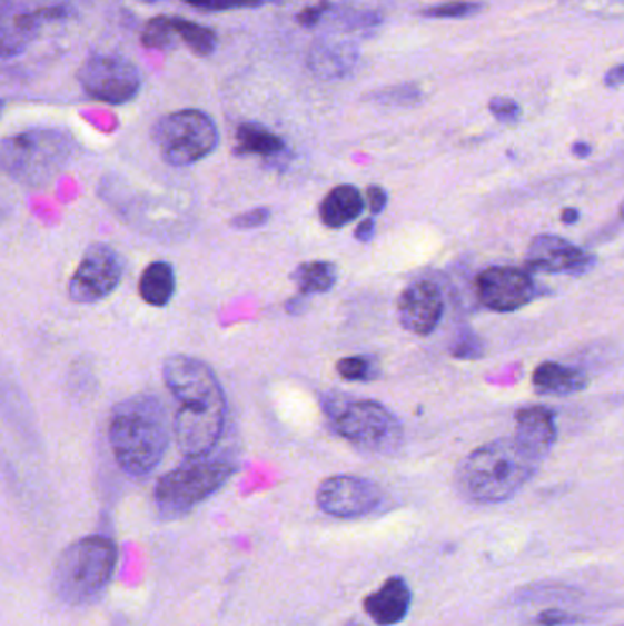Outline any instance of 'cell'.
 <instances>
[{
  "label": "cell",
  "instance_id": "obj_1",
  "mask_svg": "<svg viewBox=\"0 0 624 626\" xmlns=\"http://www.w3.org/2000/svg\"><path fill=\"white\" fill-rule=\"evenodd\" d=\"M164 379L180 401L172 421L176 446L186 458L211 455L226 425V396L212 368L191 356H170Z\"/></svg>",
  "mask_w": 624,
  "mask_h": 626
},
{
  "label": "cell",
  "instance_id": "obj_2",
  "mask_svg": "<svg viewBox=\"0 0 624 626\" xmlns=\"http://www.w3.org/2000/svg\"><path fill=\"white\" fill-rule=\"evenodd\" d=\"M541 461L516 438L489 441L459 464L456 487L473 504L506 503L535 477Z\"/></svg>",
  "mask_w": 624,
  "mask_h": 626
},
{
  "label": "cell",
  "instance_id": "obj_3",
  "mask_svg": "<svg viewBox=\"0 0 624 626\" xmlns=\"http://www.w3.org/2000/svg\"><path fill=\"white\" fill-rule=\"evenodd\" d=\"M110 447L119 467L130 477L155 471L169 446L166 405L150 394H136L113 409Z\"/></svg>",
  "mask_w": 624,
  "mask_h": 626
},
{
  "label": "cell",
  "instance_id": "obj_4",
  "mask_svg": "<svg viewBox=\"0 0 624 626\" xmlns=\"http://www.w3.org/2000/svg\"><path fill=\"white\" fill-rule=\"evenodd\" d=\"M118 546L103 535H90L68 546L57 560L53 585L57 596L72 606L98 599L112 580Z\"/></svg>",
  "mask_w": 624,
  "mask_h": 626
},
{
  "label": "cell",
  "instance_id": "obj_5",
  "mask_svg": "<svg viewBox=\"0 0 624 626\" xmlns=\"http://www.w3.org/2000/svg\"><path fill=\"white\" fill-rule=\"evenodd\" d=\"M320 407L331 429L354 446L374 453H393L402 446V424L385 405L328 393L320 398Z\"/></svg>",
  "mask_w": 624,
  "mask_h": 626
},
{
  "label": "cell",
  "instance_id": "obj_6",
  "mask_svg": "<svg viewBox=\"0 0 624 626\" xmlns=\"http://www.w3.org/2000/svg\"><path fill=\"white\" fill-rule=\"evenodd\" d=\"M237 471L227 456L189 458L158 480L155 503L164 518H178L211 497Z\"/></svg>",
  "mask_w": 624,
  "mask_h": 626
},
{
  "label": "cell",
  "instance_id": "obj_7",
  "mask_svg": "<svg viewBox=\"0 0 624 626\" xmlns=\"http://www.w3.org/2000/svg\"><path fill=\"white\" fill-rule=\"evenodd\" d=\"M72 141L59 130H28L11 136L2 146V167L13 180L42 186L65 169Z\"/></svg>",
  "mask_w": 624,
  "mask_h": 626
},
{
  "label": "cell",
  "instance_id": "obj_8",
  "mask_svg": "<svg viewBox=\"0 0 624 626\" xmlns=\"http://www.w3.org/2000/svg\"><path fill=\"white\" fill-rule=\"evenodd\" d=\"M152 140L169 166H192L217 149L218 129L201 110H178L156 123Z\"/></svg>",
  "mask_w": 624,
  "mask_h": 626
},
{
  "label": "cell",
  "instance_id": "obj_9",
  "mask_svg": "<svg viewBox=\"0 0 624 626\" xmlns=\"http://www.w3.org/2000/svg\"><path fill=\"white\" fill-rule=\"evenodd\" d=\"M78 81L90 98L109 105L132 101L141 89L140 70L135 62L116 56H96L79 68Z\"/></svg>",
  "mask_w": 624,
  "mask_h": 626
},
{
  "label": "cell",
  "instance_id": "obj_10",
  "mask_svg": "<svg viewBox=\"0 0 624 626\" xmlns=\"http://www.w3.org/2000/svg\"><path fill=\"white\" fill-rule=\"evenodd\" d=\"M123 277V262L116 249L107 244H93L85 251L76 274L70 279L68 294L73 302L92 305L107 299Z\"/></svg>",
  "mask_w": 624,
  "mask_h": 626
},
{
  "label": "cell",
  "instance_id": "obj_11",
  "mask_svg": "<svg viewBox=\"0 0 624 626\" xmlns=\"http://www.w3.org/2000/svg\"><path fill=\"white\" fill-rule=\"evenodd\" d=\"M383 493L377 484L354 475L326 478L317 489V506L336 518H359L382 504Z\"/></svg>",
  "mask_w": 624,
  "mask_h": 626
},
{
  "label": "cell",
  "instance_id": "obj_12",
  "mask_svg": "<svg viewBox=\"0 0 624 626\" xmlns=\"http://www.w3.org/2000/svg\"><path fill=\"white\" fill-rule=\"evenodd\" d=\"M476 294L482 305L489 310H521L535 297V280L526 269L495 266L478 275Z\"/></svg>",
  "mask_w": 624,
  "mask_h": 626
},
{
  "label": "cell",
  "instance_id": "obj_13",
  "mask_svg": "<svg viewBox=\"0 0 624 626\" xmlns=\"http://www.w3.org/2000/svg\"><path fill=\"white\" fill-rule=\"evenodd\" d=\"M594 265L592 255L557 235H538L527 248L526 266L533 271L583 275Z\"/></svg>",
  "mask_w": 624,
  "mask_h": 626
},
{
  "label": "cell",
  "instance_id": "obj_14",
  "mask_svg": "<svg viewBox=\"0 0 624 626\" xmlns=\"http://www.w3.org/2000/svg\"><path fill=\"white\" fill-rule=\"evenodd\" d=\"M444 296L430 280L407 286L397 300V316L403 328L416 336L433 334L444 316Z\"/></svg>",
  "mask_w": 624,
  "mask_h": 626
},
{
  "label": "cell",
  "instance_id": "obj_15",
  "mask_svg": "<svg viewBox=\"0 0 624 626\" xmlns=\"http://www.w3.org/2000/svg\"><path fill=\"white\" fill-rule=\"evenodd\" d=\"M413 605V592L408 588L407 580L394 575L383 583L379 590L365 597V612L372 622L379 626H394L407 617Z\"/></svg>",
  "mask_w": 624,
  "mask_h": 626
},
{
  "label": "cell",
  "instance_id": "obj_16",
  "mask_svg": "<svg viewBox=\"0 0 624 626\" xmlns=\"http://www.w3.org/2000/svg\"><path fill=\"white\" fill-rule=\"evenodd\" d=\"M515 438L542 460L557 440V425L552 410L542 405L518 410Z\"/></svg>",
  "mask_w": 624,
  "mask_h": 626
},
{
  "label": "cell",
  "instance_id": "obj_17",
  "mask_svg": "<svg viewBox=\"0 0 624 626\" xmlns=\"http://www.w3.org/2000/svg\"><path fill=\"white\" fill-rule=\"evenodd\" d=\"M533 385L544 396H572L588 387V378L578 368L547 361L535 368Z\"/></svg>",
  "mask_w": 624,
  "mask_h": 626
},
{
  "label": "cell",
  "instance_id": "obj_18",
  "mask_svg": "<svg viewBox=\"0 0 624 626\" xmlns=\"http://www.w3.org/2000/svg\"><path fill=\"white\" fill-rule=\"evenodd\" d=\"M365 208L361 192L354 186H339L331 189L320 203V220L326 228H345L346 223L354 222Z\"/></svg>",
  "mask_w": 624,
  "mask_h": 626
},
{
  "label": "cell",
  "instance_id": "obj_19",
  "mask_svg": "<svg viewBox=\"0 0 624 626\" xmlns=\"http://www.w3.org/2000/svg\"><path fill=\"white\" fill-rule=\"evenodd\" d=\"M175 269L169 262H152L145 268L140 279V296L147 305L166 306L175 296Z\"/></svg>",
  "mask_w": 624,
  "mask_h": 626
},
{
  "label": "cell",
  "instance_id": "obj_20",
  "mask_svg": "<svg viewBox=\"0 0 624 626\" xmlns=\"http://www.w3.org/2000/svg\"><path fill=\"white\" fill-rule=\"evenodd\" d=\"M286 150L280 136L258 123H244L237 129V155L279 156Z\"/></svg>",
  "mask_w": 624,
  "mask_h": 626
},
{
  "label": "cell",
  "instance_id": "obj_21",
  "mask_svg": "<svg viewBox=\"0 0 624 626\" xmlns=\"http://www.w3.org/2000/svg\"><path fill=\"white\" fill-rule=\"evenodd\" d=\"M172 39H180L192 53L200 58H207L215 53L218 47V37L211 28L198 24V22L186 21L180 17H167Z\"/></svg>",
  "mask_w": 624,
  "mask_h": 626
},
{
  "label": "cell",
  "instance_id": "obj_22",
  "mask_svg": "<svg viewBox=\"0 0 624 626\" xmlns=\"http://www.w3.org/2000/svg\"><path fill=\"white\" fill-rule=\"evenodd\" d=\"M297 288L303 296H315V294H326L330 291L337 282V268L326 260H311L295 269L291 275Z\"/></svg>",
  "mask_w": 624,
  "mask_h": 626
},
{
  "label": "cell",
  "instance_id": "obj_23",
  "mask_svg": "<svg viewBox=\"0 0 624 626\" xmlns=\"http://www.w3.org/2000/svg\"><path fill=\"white\" fill-rule=\"evenodd\" d=\"M351 50L345 47H320L319 52L311 56L315 70L323 73L345 72L351 67Z\"/></svg>",
  "mask_w": 624,
  "mask_h": 626
},
{
  "label": "cell",
  "instance_id": "obj_24",
  "mask_svg": "<svg viewBox=\"0 0 624 626\" xmlns=\"http://www.w3.org/2000/svg\"><path fill=\"white\" fill-rule=\"evenodd\" d=\"M450 354L456 359H481L484 356V342L475 331L469 328H462L454 336L453 345H450Z\"/></svg>",
  "mask_w": 624,
  "mask_h": 626
},
{
  "label": "cell",
  "instance_id": "obj_25",
  "mask_svg": "<svg viewBox=\"0 0 624 626\" xmlns=\"http://www.w3.org/2000/svg\"><path fill=\"white\" fill-rule=\"evenodd\" d=\"M484 6L473 0H453L445 4L434 6L425 10L424 16L433 17V19H464V17L475 16Z\"/></svg>",
  "mask_w": 624,
  "mask_h": 626
},
{
  "label": "cell",
  "instance_id": "obj_26",
  "mask_svg": "<svg viewBox=\"0 0 624 626\" xmlns=\"http://www.w3.org/2000/svg\"><path fill=\"white\" fill-rule=\"evenodd\" d=\"M337 372L340 378L346 381H368L376 376L374 362L363 356H354V358H343L337 362Z\"/></svg>",
  "mask_w": 624,
  "mask_h": 626
},
{
  "label": "cell",
  "instance_id": "obj_27",
  "mask_svg": "<svg viewBox=\"0 0 624 626\" xmlns=\"http://www.w3.org/2000/svg\"><path fill=\"white\" fill-rule=\"evenodd\" d=\"M145 2H155V0H145ZM184 2L204 11H229L244 10V8H258V6H263L266 0H184Z\"/></svg>",
  "mask_w": 624,
  "mask_h": 626
},
{
  "label": "cell",
  "instance_id": "obj_28",
  "mask_svg": "<svg viewBox=\"0 0 624 626\" xmlns=\"http://www.w3.org/2000/svg\"><path fill=\"white\" fill-rule=\"evenodd\" d=\"M489 110L502 123H515L521 118V105L509 98L491 99Z\"/></svg>",
  "mask_w": 624,
  "mask_h": 626
},
{
  "label": "cell",
  "instance_id": "obj_29",
  "mask_svg": "<svg viewBox=\"0 0 624 626\" xmlns=\"http://www.w3.org/2000/svg\"><path fill=\"white\" fill-rule=\"evenodd\" d=\"M581 622H583V617L581 616H575V614H569V612L557 610V608H549V610L541 612V614L533 619V625L567 626L577 625V623Z\"/></svg>",
  "mask_w": 624,
  "mask_h": 626
},
{
  "label": "cell",
  "instance_id": "obj_30",
  "mask_svg": "<svg viewBox=\"0 0 624 626\" xmlns=\"http://www.w3.org/2000/svg\"><path fill=\"white\" fill-rule=\"evenodd\" d=\"M269 217H271V212L268 208L251 209V211L232 218L231 226L235 229L263 228L264 223H268Z\"/></svg>",
  "mask_w": 624,
  "mask_h": 626
},
{
  "label": "cell",
  "instance_id": "obj_31",
  "mask_svg": "<svg viewBox=\"0 0 624 626\" xmlns=\"http://www.w3.org/2000/svg\"><path fill=\"white\" fill-rule=\"evenodd\" d=\"M367 200L368 208H370L372 215H379V212L385 211L388 203V195L383 187L370 186L367 189Z\"/></svg>",
  "mask_w": 624,
  "mask_h": 626
},
{
  "label": "cell",
  "instance_id": "obj_32",
  "mask_svg": "<svg viewBox=\"0 0 624 626\" xmlns=\"http://www.w3.org/2000/svg\"><path fill=\"white\" fill-rule=\"evenodd\" d=\"M418 98L416 92L408 89H396L390 90V92L385 93V103H408V101H414V99Z\"/></svg>",
  "mask_w": 624,
  "mask_h": 626
},
{
  "label": "cell",
  "instance_id": "obj_33",
  "mask_svg": "<svg viewBox=\"0 0 624 626\" xmlns=\"http://www.w3.org/2000/svg\"><path fill=\"white\" fill-rule=\"evenodd\" d=\"M326 11V4L314 6V8H308V10L303 11L299 16L300 24L305 27H314L319 22L320 17Z\"/></svg>",
  "mask_w": 624,
  "mask_h": 626
},
{
  "label": "cell",
  "instance_id": "obj_34",
  "mask_svg": "<svg viewBox=\"0 0 624 626\" xmlns=\"http://www.w3.org/2000/svg\"><path fill=\"white\" fill-rule=\"evenodd\" d=\"M374 235H376V223L372 218L368 220H363L359 226H357L356 231H354V237H356L359 242H370L374 239Z\"/></svg>",
  "mask_w": 624,
  "mask_h": 626
},
{
  "label": "cell",
  "instance_id": "obj_35",
  "mask_svg": "<svg viewBox=\"0 0 624 626\" xmlns=\"http://www.w3.org/2000/svg\"><path fill=\"white\" fill-rule=\"evenodd\" d=\"M604 83L612 87V89H617V87H623L624 85V64H620V67H614L612 70H608L606 73V78H604Z\"/></svg>",
  "mask_w": 624,
  "mask_h": 626
},
{
  "label": "cell",
  "instance_id": "obj_36",
  "mask_svg": "<svg viewBox=\"0 0 624 626\" xmlns=\"http://www.w3.org/2000/svg\"><path fill=\"white\" fill-rule=\"evenodd\" d=\"M306 296L300 294L299 297H294V299L288 300V305H286V311L291 314V316H299L303 311L306 310Z\"/></svg>",
  "mask_w": 624,
  "mask_h": 626
},
{
  "label": "cell",
  "instance_id": "obj_37",
  "mask_svg": "<svg viewBox=\"0 0 624 626\" xmlns=\"http://www.w3.org/2000/svg\"><path fill=\"white\" fill-rule=\"evenodd\" d=\"M572 152L577 156V158H588V156L592 155V146L584 143V141H577V143L572 147Z\"/></svg>",
  "mask_w": 624,
  "mask_h": 626
},
{
  "label": "cell",
  "instance_id": "obj_38",
  "mask_svg": "<svg viewBox=\"0 0 624 626\" xmlns=\"http://www.w3.org/2000/svg\"><path fill=\"white\" fill-rule=\"evenodd\" d=\"M563 222L567 223V226H573V223L578 222V218H581V215H578L577 209H564L563 211Z\"/></svg>",
  "mask_w": 624,
  "mask_h": 626
},
{
  "label": "cell",
  "instance_id": "obj_39",
  "mask_svg": "<svg viewBox=\"0 0 624 626\" xmlns=\"http://www.w3.org/2000/svg\"><path fill=\"white\" fill-rule=\"evenodd\" d=\"M346 626H367V625H363V623L357 622V619H351V622L346 623Z\"/></svg>",
  "mask_w": 624,
  "mask_h": 626
},
{
  "label": "cell",
  "instance_id": "obj_40",
  "mask_svg": "<svg viewBox=\"0 0 624 626\" xmlns=\"http://www.w3.org/2000/svg\"><path fill=\"white\" fill-rule=\"evenodd\" d=\"M621 218H623V220H624V202H623V206H621Z\"/></svg>",
  "mask_w": 624,
  "mask_h": 626
},
{
  "label": "cell",
  "instance_id": "obj_41",
  "mask_svg": "<svg viewBox=\"0 0 624 626\" xmlns=\"http://www.w3.org/2000/svg\"><path fill=\"white\" fill-rule=\"evenodd\" d=\"M620 626H624V625H620Z\"/></svg>",
  "mask_w": 624,
  "mask_h": 626
}]
</instances>
